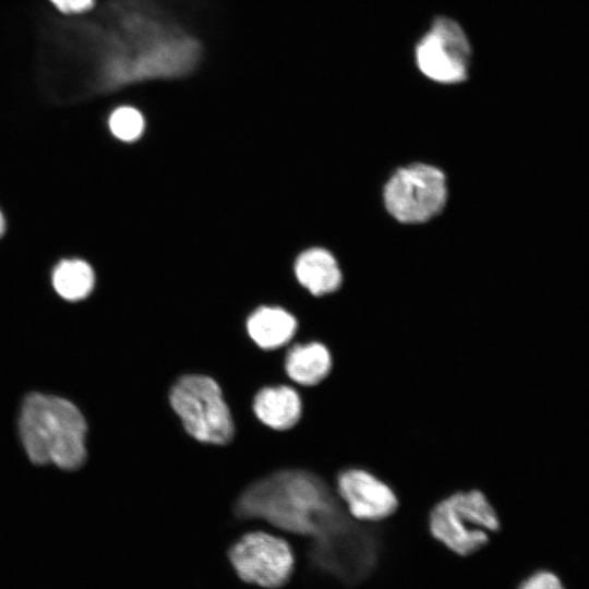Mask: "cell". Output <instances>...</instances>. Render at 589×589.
<instances>
[{"label":"cell","instance_id":"obj_10","mask_svg":"<svg viewBox=\"0 0 589 589\" xmlns=\"http://www.w3.org/2000/svg\"><path fill=\"white\" fill-rule=\"evenodd\" d=\"M333 363L328 346L316 339L294 341L285 350L283 358L287 380L300 388L314 387L325 381Z\"/></svg>","mask_w":589,"mask_h":589},{"label":"cell","instance_id":"obj_3","mask_svg":"<svg viewBox=\"0 0 589 589\" xmlns=\"http://www.w3.org/2000/svg\"><path fill=\"white\" fill-rule=\"evenodd\" d=\"M426 525L435 542L459 556L478 553L502 530L497 510L478 489L459 490L437 501Z\"/></svg>","mask_w":589,"mask_h":589},{"label":"cell","instance_id":"obj_5","mask_svg":"<svg viewBox=\"0 0 589 589\" xmlns=\"http://www.w3.org/2000/svg\"><path fill=\"white\" fill-rule=\"evenodd\" d=\"M228 558L241 580L266 589L286 585L294 569L287 540L262 530L241 536L229 548Z\"/></svg>","mask_w":589,"mask_h":589},{"label":"cell","instance_id":"obj_16","mask_svg":"<svg viewBox=\"0 0 589 589\" xmlns=\"http://www.w3.org/2000/svg\"><path fill=\"white\" fill-rule=\"evenodd\" d=\"M518 589H565L560 578L551 572H538L529 576Z\"/></svg>","mask_w":589,"mask_h":589},{"label":"cell","instance_id":"obj_7","mask_svg":"<svg viewBox=\"0 0 589 589\" xmlns=\"http://www.w3.org/2000/svg\"><path fill=\"white\" fill-rule=\"evenodd\" d=\"M420 71L440 83H458L466 80L471 60L469 40L455 21L438 17L420 40L416 49Z\"/></svg>","mask_w":589,"mask_h":589},{"label":"cell","instance_id":"obj_17","mask_svg":"<svg viewBox=\"0 0 589 589\" xmlns=\"http://www.w3.org/2000/svg\"><path fill=\"white\" fill-rule=\"evenodd\" d=\"M4 226H5V225H4V218H3V215H2V213H1V211H0V236H1V235L3 233V231H4Z\"/></svg>","mask_w":589,"mask_h":589},{"label":"cell","instance_id":"obj_12","mask_svg":"<svg viewBox=\"0 0 589 589\" xmlns=\"http://www.w3.org/2000/svg\"><path fill=\"white\" fill-rule=\"evenodd\" d=\"M298 281L312 296L323 297L336 291L341 284L340 269L333 255L323 249H310L297 260Z\"/></svg>","mask_w":589,"mask_h":589},{"label":"cell","instance_id":"obj_6","mask_svg":"<svg viewBox=\"0 0 589 589\" xmlns=\"http://www.w3.org/2000/svg\"><path fill=\"white\" fill-rule=\"evenodd\" d=\"M385 204L399 221L417 224L437 215L446 201L445 177L435 167L416 164L396 171L385 185Z\"/></svg>","mask_w":589,"mask_h":589},{"label":"cell","instance_id":"obj_9","mask_svg":"<svg viewBox=\"0 0 589 589\" xmlns=\"http://www.w3.org/2000/svg\"><path fill=\"white\" fill-rule=\"evenodd\" d=\"M251 410L264 426L285 432L301 420L303 400L299 388L290 384H272L259 388L251 402Z\"/></svg>","mask_w":589,"mask_h":589},{"label":"cell","instance_id":"obj_4","mask_svg":"<svg viewBox=\"0 0 589 589\" xmlns=\"http://www.w3.org/2000/svg\"><path fill=\"white\" fill-rule=\"evenodd\" d=\"M168 402L194 441L224 446L233 440L235 418L220 384L213 376L197 372L180 375L168 390Z\"/></svg>","mask_w":589,"mask_h":589},{"label":"cell","instance_id":"obj_14","mask_svg":"<svg viewBox=\"0 0 589 589\" xmlns=\"http://www.w3.org/2000/svg\"><path fill=\"white\" fill-rule=\"evenodd\" d=\"M108 128L112 135L124 142L137 140L145 128L140 109L130 104L116 106L108 116Z\"/></svg>","mask_w":589,"mask_h":589},{"label":"cell","instance_id":"obj_2","mask_svg":"<svg viewBox=\"0 0 589 589\" xmlns=\"http://www.w3.org/2000/svg\"><path fill=\"white\" fill-rule=\"evenodd\" d=\"M19 434L34 465L53 464L75 470L86 460L87 423L70 400L43 393H31L23 400Z\"/></svg>","mask_w":589,"mask_h":589},{"label":"cell","instance_id":"obj_13","mask_svg":"<svg viewBox=\"0 0 589 589\" xmlns=\"http://www.w3.org/2000/svg\"><path fill=\"white\" fill-rule=\"evenodd\" d=\"M94 284V272L82 260H63L52 273V286L56 292L68 301H80L86 298L93 290Z\"/></svg>","mask_w":589,"mask_h":589},{"label":"cell","instance_id":"obj_8","mask_svg":"<svg viewBox=\"0 0 589 589\" xmlns=\"http://www.w3.org/2000/svg\"><path fill=\"white\" fill-rule=\"evenodd\" d=\"M334 489L348 515L358 522L381 524L399 507L394 489L365 468L342 469L334 480Z\"/></svg>","mask_w":589,"mask_h":589},{"label":"cell","instance_id":"obj_15","mask_svg":"<svg viewBox=\"0 0 589 589\" xmlns=\"http://www.w3.org/2000/svg\"><path fill=\"white\" fill-rule=\"evenodd\" d=\"M55 10L65 16L83 15L91 12L96 0H48Z\"/></svg>","mask_w":589,"mask_h":589},{"label":"cell","instance_id":"obj_1","mask_svg":"<svg viewBox=\"0 0 589 589\" xmlns=\"http://www.w3.org/2000/svg\"><path fill=\"white\" fill-rule=\"evenodd\" d=\"M235 514L313 541L339 532L353 520L330 482L298 467L279 468L251 482L238 496Z\"/></svg>","mask_w":589,"mask_h":589},{"label":"cell","instance_id":"obj_11","mask_svg":"<svg viewBox=\"0 0 589 589\" xmlns=\"http://www.w3.org/2000/svg\"><path fill=\"white\" fill-rule=\"evenodd\" d=\"M245 329L255 346L265 351L288 345L299 332L297 317L279 306H261L248 317Z\"/></svg>","mask_w":589,"mask_h":589}]
</instances>
